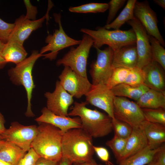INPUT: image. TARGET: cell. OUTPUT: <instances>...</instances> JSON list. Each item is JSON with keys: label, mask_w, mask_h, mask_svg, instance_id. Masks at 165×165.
Segmentation results:
<instances>
[{"label": "cell", "mask_w": 165, "mask_h": 165, "mask_svg": "<svg viewBox=\"0 0 165 165\" xmlns=\"http://www.w3.org/2000/svg\"><path fill=\"white\" fill-rule=\"evenodd\" d=\"M136 0H128L124 8L118 16L111 23L106 24L105 28L109 30L119 29L121 26L129 20L134 18V7Z\"/></svg>", "instance_id": "cell-27"}, {"label": "cell", "mask_w": 165, "mask_h": 165, "mask_svg": "<svg viewBox=\"0 0 165 165\" xmlns=\"http://www.w3.org/2000/svg\"><path fill=\"white\" fill-rule=\"evenodd\" d=\"M107 3H90L69 8L70 12L77 13H97L105 11L108 9Z\"/></svg>", "instance_id": "cell-29"}, {"label": "cell", "mask_w": 165, "mask_h": 165, "mask_svg": "<svg viewBox=\"0 0 165 165\" xmlns=\"http://www.w3.org/2000/svg\"><path fill=\"white\" fill-rule=\"evenodd\" d=\"M112 124L114 134L122 138L127 139L133 130V127L129 124L115 118L112 119Z\"/></svg>", "instance_id": "cell-34"}, {"label": "cell", "mask_w": 165, "mask_h": 165, "mask_svg": "<svg viewBox=\"0 0 165 165\" xmlns=\"http://www.w3.org/2000/svg\"><path fill=\"white\" fill-rule=\"evenodd\" d=\"M97 52V59L91 64L89 73L92 84H106L110 78L112 71V61L114 51L109 47L103 50L95 48Z\"/></svg>", "instance_id": "cell-10"}, {"label": "cell", "mask_w": 165, "mask_h": 165, "mask_svg": "<svg viewBox=\"0 0 165 165\" xmlns=\"http://www.w3.org/2000/svg\"><path fill=\"white\" fill-rule=\"evenodd\" d=\"M73 164V165H104L97 163L93 158L86 162L80 163H74Z\"/></svg>", "instance_id": "cell-42"}, {"label": "cell", "mask_w": 165, "mask_h": 165, "mask_svg": "<svg viewBox=\"0 0 165 165\" xmlns=\"http://www.w3.org/2000/svg\"><path fill=\"white\" fill-rule=\"evenodd\" d=\"M145 120L165 126V110L162 108H141Z\"/></svg>", "instance_id": "cell-30"}, {"label": "cell", "mask_w": 165, "mask_h": 165, "mask_svg": "<svg viewBox=\"0 0 165 165\" xmlns=\"http://www.w3.org/2000/svg\"><path fill=\"white\" fill-rule=\"evenodd\" d=\"M134 17L140 22L148 34L157 39L162 46L165 43L159 31L156 13L150 7L147 1H136L134 10Z\"/></svg>", "instance_id": "cell-12"}, {"label": "cell", "mask_w": 165, "mask_h": 165, "mask_svg": "<svg viewBox=\"0 0 165 165\" xmlns=\"http://www.w3.org/2000/svg\"><path fill=\"white\" fill-rule=\"evenodd\" d=\"M16 165H35L40 157L34 149L31 148Z\"/></svg>", "instance_id": "cell-36"}, {"label": "cell", "mask_w": 165, "mask_h": 165, "mask_svg": "<svg viewBox=\"0 0 165 165\" xmlns=\"http://www.w3.org/2000/svg\"><path fill=\"white\" fill-rule=\"evenodd\" d=\"M139 127L146 138L148 146L151 149L157 148L165 142V125L145 120L141 123Z\"/></svg>", "instance_id": "cell-21"}, {"label": "cell", "mask_w": 165, "mask_h": 165, "mask_svg": "<svg viewBox=\"0 0 165 165\" xmlns=\"http://www.w3.org/2000/svg\"><path fill=\"white\" fill-rule=\"evenodd\" d=\"M37 133V127L35 125L24 126L14 122L0 134V141L13 143L26 152L31 148V144Z\"/></svg>", "instance_id": "cell-8"}, {"label": "cell", "mask_w": 165, "mask_h": 165, "mask_svg": "<svg viewBox=\"0 0 165 165\" xmlns=\"http://www.w3.org/2000/svg\"><path fill=\"white\" fill-rule=\"evenodd\" d=\"M5 143V141H0V148Z\"/></svg>", "instance_id": "cell-50"}, {"label": "cell", "mask_w": 165, "mask_h": 165, "mask_svg": "<svg viewBox=\"0 0 165 165\" xmlns=\"http://www.w3.org/2000/svg\"><path fill=\"white\" fill-rule=\"evenodd\" d=\"M43 55L38 51L34 50L29 57L8 70V74L12 82L16 85H22L26 91L28 105L25 115L28 117L35 116L31 108L32 93L35 87L32 71L37 60Z\"/></svg>", "instance_id": "cell-5"}, {"label": "cell", "mask_w": 165, "mask_h": 165, "mask_svg": "<svg viewBox=\"0 0 165 165\" xmlns=\"http://www.w3.org/2000/svg\"><path fill=\"white\" fill-rule=\"evenodd\" d=\"M57 162L40 157L37 160L35 165H57Z\"/></svg>", "instance_id": "cell-41"}, {"label": "cell", "mask_w": 165, "mask_h": 165, "mask_svg": "<svg viewBox=\"0 0 165 165\" xmlns=\"http://www.w3.org/2000/svg\"><path fill=\"white\" fill-rule=\"evenodd\" d=\"M127 139L120 138L114 134L111 139L108 141L106 145L112 150L117 162L123 152Z\"/></svg>", "instance_id": "cell-31"}, {"label": "cell", "mask_w": 165, "mask_h": 165, "mask_svg": "<svg viewBox=\"0 0 165 165\" xmlns=\"http://www.w3.org/2000/svg\"><path fill=\"white\" fill-rule=\"evenodd\" d=\"M86 101H75L68 116L79 117L81 122V128L93 138L105 136L113 130L112 119L107 114L96 109L87 108Z\"/></svg>", "instance_id": "cell-1"}, {"label": "cell", "mask_w": 165, "mask_h": 165, "mask_svg": "<svg viewBox=\"0 0 165 165\" xmlns=\"http://www.w3.org/2000/svg\"><path fill=\"white\" fill-rule=\"evenodd\" d=\"M72 162L68 158L62 156L57 162V165H72Z\"/></svg>", "instance_id": "cell-43"}, {"label": "cell", "mask_w": 165, "mask_h": 165, "mask_svg": "<svg viewBox=\"0 0 165 165\" xmlns=\"http://www.w3.org/2000/svg\"><path fill=\"white\" fill-rule=\"evenodd\" d=\"M149 89L144 85L134 86L123 83L110 90L115 96L128 97L136 101Z\"/></svg>", "instance_id": "cell-24"}, {"label": "cell", "mask_w": 165, "mask_h": 165, "mask_svg": "<svg viewBox=\"0 0 165 165\" xmlns=\"http://www.w3.org/2000/svg\"><path fill=\"white\" fill-rule=\"evenodd\" d=\"M142 69L144 76V85L149 89L165 92L164 70L160 64L152 60Z\"/></svg>", "instance_id": "cell-18"}, {"label": "cell", "mask_w": 165, "mask_h": 165, "mask_svg": "<svg viewBox=\"0 0 165 165\" xmlns=\"http://www.w3.org/2000/svg\"><path fill=\"white\" fill-rule=\"evenodd\" d=\"M37 134L32 141V148L40 157L58 162L62 157L61 145L63 133L48 123L38 122Z\"/></svg>", "instance_id": "cell-3"}, {"label": "cell", "mask_w": 165, "mask_h": 165, "mask_svg": "<svg viewBox=\"0 0 165 165\" xmlns=\"http://www.w3.org/2000/svg\"><path fill=\"white\" fill-rule=\"evenodd\" d=\"M14 23H9L0 18V40L6 44L14 27Z\"/></svg>", "instance_id": "cell-37"}, {"label": "cell", "mask_w": 165, "mask_h": 165, "mask_svg": "<svg viewBox=\"0 0 165 165\" xmlns=\"http://www.w3.org/2000/svg\"><path fill=\"white\" fill-rule=\"evenodd\" d=\"M151 45L152 60L158 63L165 70V50L159 42L148 35Z\"/></svg>", "instance_id": "cell-28"}, {"label": "cell", "mask_w": 165, "mask_h": 165, "mask_svg": "<svg viewBox=\"0 0 165 165\" xmlns=\"http://www.w3.org/2000/svg\"><path fill=\"white\" fill-rule=\"evenodd\" d=\"M147 146V139L142 130L139 126L133 128L127 138L125 149L117 163L138 152Z\"/></svg>", "instance_id": "cell-19"}, {"label": "cell", "mask_w": 165, "mask_h": 165, "mask_svg": "<svg viewBox=\"0 0 165 165\" xmlns=\"http://www.w3.org/2000/svg\"><path fill=\"white\" fill-rule=\"evenodd\" d=\"M7 63L4 58L0 55V69L3 68Z\"/></svg>", "instance_id": "cell-46"}, {"label": "cell", "mask_w": 165, "mask_h": 165, "mask_svg": "<svg viewBox=\"0 0 165 165\" xmlns=\"http://www.w3.org/2000/svg\"><path fill=\"white\" fill-rule=\"evenodd\" d=\"M135 102L141 108L165 109V92L149 89Z\"/></svg>", "instance_id": "cell-22"}, {"label": "cell", "mask_w": 165, "mask_h": 165, "mask_svg": "<svg viewBox=\"0 0 165 165\" xmlns=\"http://www.w3.org/2000/svg\"><path fill=\"white\" fill-rule=\"evenodd\" d=\"M153 1L156 4L162 7L163 9H165V0H154Z\"/></svg>", "instance_id": "cell-45"}, {"label": "cell", "mask_w": 165, "mask_h": 165, "mask_svg": "<svg viewBox=\"0 0 165 165\" xmlns=\"http://www.w3.org/2000/svg\"><path fill=\"white\" fill-rule=\"evenodd\" d=\"M27 55L23 44L8 40L0 55L7 63L12 62L16 64L24 60Z\"/></svg>", "instance_id": "cell-23"}, {"label": "cell", "mask_w": 165, "mask_h": 165, "mask_svg": "<svg viewBox=\"0 0 165 165\" xmlns=\"http://www.w3.org/2000/svg\"><path fill=\"white\" fill-rule=\"evenodd\" d=\"M47 18L46 15L39 19L32 20L27 19L24 15H21L16 20L14 27L8 40L16 41L23 44L33 31L42 27Z\"/></svg>", "instance_id": "cell-16"}, {"label": "cell", "mask_w": 165, "mask_h": 165, "mask_svg": "<svg viewBox=\"0 0 165 165\" xmlns=\"http://www.w3.org/2000/svg\"><path fill=\"white\" fill-rule=\"evenodd\" d=\"M94 152L99 158L108 165H113L110 161V155L108 150L105 148L101 146H97L93 145Z\"/></svg>", "instance_id": "cell-38"}, {"label": "cell", "mask_w": 165, "mask_h": 165, "mask_svg": "<svg viewBox=\"0 0 165 165\" xmlns=\"http://www.w3.org/2000/svg\"><path fill=\"white\" fill-rule=\"evenodd\" d=\"M80 31L91 38L93 46L95 48L100 49L104 45H107L115 52L124 46L136 44V36L132 28L126 31L110 30L104 27H98L95 30L82 28Z\"/></svg>", "instance_id": "cell-4"}, {"label": "cell", "mask_w": 165, "mask_h": 165, "mask_svg": "<svg viewBox=\"0 0 165 165\" xmlns=\"http://www.w3.org/2000/svg\"><path fill=\"white\" fill-rule=\"evenodd\" d=\"M6 44L0 40V55L4 48Z\"/></svg>", "instance_id": "cell-47"}, {"label": "cell", "mask_w": 165, "mask_h": 165, "mask_svg": "<svg viewBox=\"0 0 165 165\" xmlns=\"http://www.w3.org/2000/svg\"><path fill=\"white\" fill-rule=\"evenodd\" d=\"M113 110L116 119L127 123L133 128L139 127L145 120L142 109L135 102L126 97L115 96Z\"/></svg>", "instance_id": "cell-9"}, {"label": "cell", "mask_w": 165, "mask_h": 165, "mask_svg": "<svg viewBox=\"0 0 165 165\" xmlns=\"http://www.w3.org/2000/svg\"><path fill=\"white\" fill-rule=\"evenodd\" d=\"M148 165H158L156 163L152 162L151 161L150 163L148 164Z\"/></svg>", "instance_id": "cell-49"}, {"label": "cell", "mask_w": 165, "mask_h": 165, "mask_svg": "<svg viewBox=\"0 0 165 165\" xmlns=\"http://www.w3.org/2000/svg\"><path fill=\"white\" fill-rule=\"evenodd\" d=\"M92 138L81 128L71 129L63 133L62 156L68 158L73 163L90 160L93 158L94 153Z\"/></svg>", "instance_id": "cell-2"}, {"label": "cell", "mask_w": 165, "mask_h": 165, "mask_svg": "<svg viewBox=\"0 0 165 165\" xmlns=\"http://www.w3.org/2000/svg\"><path fill=\"white\" fill-rule=\"evenodd\" d=\"M158 165H165V146L162 145L155 153L151 161Z\"/></svg>", "instance_id": "cell-39"}, {"label": "cell", "mask_w": 165, "mask_h": 165, "mask_svg": "<svg viewBox=\"0 0 165 165\" xmlns=\"http://www.w3.org/2000/svg\"><path fill=\"white\" fill-rule=\"evenodd\" d=\"M138 60L136 44L124 46L114 52L112 68H134L137 67Z\"/></svg>", "instance_id": "cell-20"}, {"label": "cell", "mask_w": 165, "mask_h": 165, "mask_svg": "<svg viewBox=\"0 0 165 165\" xmlns=\"http://www.w3.org/2000/svg\"><path fill=\"white\" fill-rule=\"evenodd\" d=\"M54 17L55 21L59 25L58 29H55L53 35L50 34L45 39L47 45L43 47L40 52L42 54L48 52H50L43 54L44 59L50 60L55 59L60 51L68 47L79 45L81 40L75 39L69 36L64 32L62 27L60 14L55 13Z\"/></svg>", "instance_id": "cell-7"}, {"label": "cell", "mask_w": 165, "mask_h": 165, "mask_svg": "<svg viewBox=\"0 0 165 165\" xmlns=\"http://www.w3.org/2000/svg\"><path fill=\"white\" fill-rule=\"evenodd\" d=\"M59 78L64 89L76 98L85 96L93 86L87 78L78 75L68 66H64Z\"/></svg>", "instance_id": "cell-11"}, {"label": "cell", "mask_w": 165, "mask_h": 165, "mask_svg": "<svg viewBox=\"0 0 165 165\" xmlns=\"http://www.w3.org/2000/svg\"><path fill=\"white\" fill-rule=\"evenodd\" d=\"M0 165H13L0 159Z\"/></svg>", "instance_id": "cell-48"}, {"label": "cell", "mask_w": 165, "mask_h": 165, "mask_svg": "<svg viewBox=\"0 0 165 165\" xmlns=\"http://www.w3.org/2000/svg\"><path fill=\"white\" fill-rule=\"evenodd\" d=\"M44 96L48 109L56 115L68 116V108L74 102L73 97L64 89L59 81L56 82L54 91L46 92Z\"/></svg>", "instance_id": "cell-15"}, {"label": "cell", "mask_w": 165, "mask_h": 165, "mask_svg": "<svg viewBox=\"0 0 165 165\" xmlns=\"http://www.w3.org/2000/svg\"><path fill=\"white\" fill-rule=\"evenodd\" d=\"M126 23L131 26L135 33L138 57L137 67L142 69L152 61L148 35L142 25L135 17Z\"/></svg>", "instance_id": "cell-13"}, {"label": "cell", "mask_w": 165, "mask_h": 165, "mask_svg": "<svg viewBox=\"0 0 165 165\" xmlns=\"http://www.w3.org/2000/svg\"><path fill=\"white\" fill-rule=\"evenodd\" d=\"M144 76L142 69L137 67L130 69L123 83L134 86L144 84Z\"/></svg>", "instance_id": "cell-33"}, {"label": "cell", "mask_w": 165, "mask_h": 165, "mask_svg": "<svg viewBox=\"0 0 165 165\" xmlns=\"http://www.w3.org/2000/svg\"><path fill=\"white\" fill-rule=\"evenodd\" d=\"M85 96L88 104L104 110L112 119H115L113 110L115 96L106 84L93 85Z\"/></svg>", "instance_id": "cell-14"}, {"label": "cell", "mask_w": 165, "mask_h": 165, "mask_svg": "<svg viewBox=\"0 0 165 165\" xmlns=\"http://www.w3.org/2000/svg\"><path fill=\"white\" fill-rule=\"evenodd\" d=\"M42 114L35 120L38 122L51 124L60 129L63 133L75 128H81L82 124L79 117L71 118L56 115L44 107L41 110Z\"/></svg>", "instance_id": "cell-17"}, {"label": "cell", "mask_w": 165, "mask_h": 165, "mask_svg": "<svg viewBox=\"0 0 165 165\" xmlns=\"http://www.w3.org/2000/svg\"><path fill=\"white\" fill-rule=\"evenodd\" d=\"M5 123L4 117L0 112V134L3 133L6 130L4 125Z\"/></svg>", "instance_id": "cell-44"}, {"label": "cell", "mask_w": 165, "mask_h": 165, "mask_svg": "<svg viewBox=\"0 0 165 165\" xmlns=\"http://www.w3.org/2000/svg\"><path fill=\"white\" fill-rule=\"evenodd\" d=\"M126 0H111L108 3V14L106 24H109L115 17L119 10L123 6Z\"/></svg>", "instance_id": "cell-35"}, {"label": "cell", "mask_w": 165, "mask_h": 165, "mask_svg": "<svg viewBox=\"0 0 165 165\" xmlns=\"http://www.w3.org/2000/svg\"><path fill=\"white\" fill-rule=\"evenodd\" d=\"M24 2L26 6L27 12L25 17L28 19L32 20H35L37 10L36 7L32 6L29 0H24Z\"/></svg>", "instance_id": "cell-40"}, {"label": "cell", "mask_w": 165, "mask_h": 165, "mask_svg": "<svg viewBox=\"0 0 165 165\" xmlns=\"http://www.w3.org/2000/svg\"><path fill=\"white\" fill-rule=\"evenodd\" d=\"M160 146L156 149H152L147 146L141 151L122 161L118 163V165L148 164L152 160L154 155Z\"/></svg>", "instance_id": "cell-26"}, {"label": "cell", "mask_w": 165, "mask_h": 165, "mask_svg": "<svg viewBox=\"0 0 165 165\" xmlns=\"http://www.w3.org/2000/svg\"><path fill=\"white\" fill-rule=\"evenodd\" d=\"M130 69L117 68L113 69L112 75L106 84L110 89L124 83Z\"/></svg>", "instance_id": "cell-32"}, {"label": "cell", "mask_w": 165, "mask_h": 165, "mask_svg": "<svg viewBox=\"0 0 165 165\" xmlns=\"http://www.w3.org/2000/svg\"><path fill=\"white\" fill-rule=\"evenodd\" d=\"M93 41L88 35H83L81 42L76 48L71 47L69 51L56 62L58 66H68L78 75L87 78L86 65Z\"/></svg>", "instance_id": "cell-6"}, {"label": "cell", "mask_w": 165, "mask_h": 165, "mask_svg": "<svg viewBox=\"0 0 165 165\" xmlns=\"http://www.w3.org/2000/svg\"><path fill=\"white\" fill-rule=\"evenodd\" d=\"M26 153L16 145L5 141L0 148V159L13 165H16Z\"/></svg>", "instance_id": "cell-25"}]
</instances>
